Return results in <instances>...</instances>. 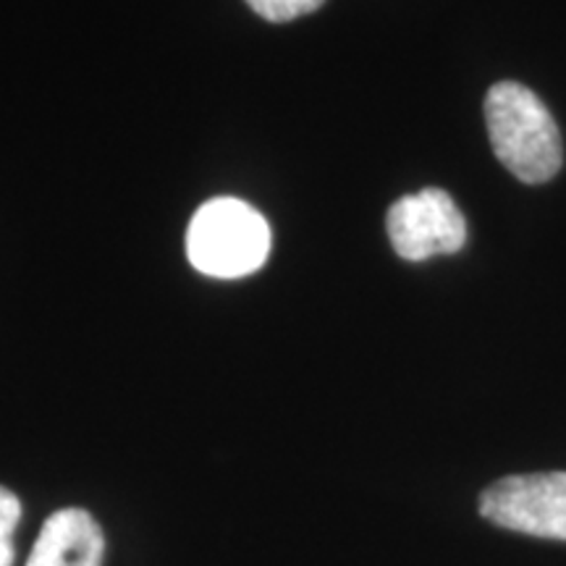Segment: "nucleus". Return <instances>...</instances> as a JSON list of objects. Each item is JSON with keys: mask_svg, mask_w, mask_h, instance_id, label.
Segmentation results:
<instances>
[{"mask_svg": "<svg viewBox=\"0 0 566 566\" xmlns=\"http://www.w3.org/2000/svg\"><path fill=\"white\" fill-rule=\"evenodd\" d=\"M485 124L491 147L516 179L551 181L562 168V134L533 90L520 82H499L488 90Z\"/></svg>", "mask_w": 566, "mask_h": 566, "instance_id": "obj_1", "label": "nucleus"}, {"mask_svg": "<svg viewBox=\"0 0 566 566\" xmlns=\"http://www.w3.org/2000/svg\"><path fill=\"white\" fill-rule=\"evenodd\" d=\"M189 263L210 279H242L271 254V226L252 205L216 197L195 212L187 231Z\"/></svg>", "mask_w": 566, "mask_h": 566, "instance_id": "obj_2", "label": "nucleus"}, {"mask_svg": "<svg viewBox=\"0 0 566 566\" xmlns=\"http://www.w3.org/2000/svg\"><path fill=\"white\" fill-rule=\"evenodd\" d=\"M480 514L514 533L566 543V472L495 480L480 495Z\"/></svg>", "mask_w": 566, "mask_h": 566, "instance_id": "obj_3", "label": "nucleus"}, {"mask_svg": "<svg viewBox=\"0 0 566 566\" xmlns=\"http://www.w3.org/2000/svg\"><path fill=\"white\" fill-rule=\"evenodd\" d=\"M388 239L401 260L422 263L436 254H454L467 242V223L454 197L428 187L396 200L386 218Z\"/></svg>", "mask_w": 566, "mask_h": 566, "instance_id": "obj_4", "label": "nucleus"}, {"mask_svg": "<svg viewBox=\"0 0 566 566\" xmlns=\"http://www.w3.org/2000/svg\"><path fill=\"white\" fill-rule=\"evenodd\" d=\"M101 525L84 509H61L48 516L27 566H101Z\"/></svg>", "mask_w": 566, "mask_h": 566, "instance_id": "obj_5", "label": "nucleus"}, {"mask_svg": "<svg viewBox=\"0 0 566 566\" xmlns=\"http://www.w3.org/2000/svg\"><path fill=\"white\" fill-rule=\"evenodd\" d=\"M247 3L252 6L258 17L273 21V24H283V21H294L304 13L317 11L325 0H247Z\"/></svg>", "mask_w": 566, "mask_h": 566, "instance_id": "obj_6", "label": "nucleus"}, {"mask_svg": "<svg viewBox=\"0 0 566 566\" xmlns=\"http://www.w3.org/2000/svg\"><path fill=\"white\" fill-rule=\"evenodd\" d=\"M21 520V501L0 485V566H13V530Z\"/></svg>", "mask_w": 566, "mask_h": 566, "instance_id": "obj_7", "label": "nucleus"}]
</instances>
